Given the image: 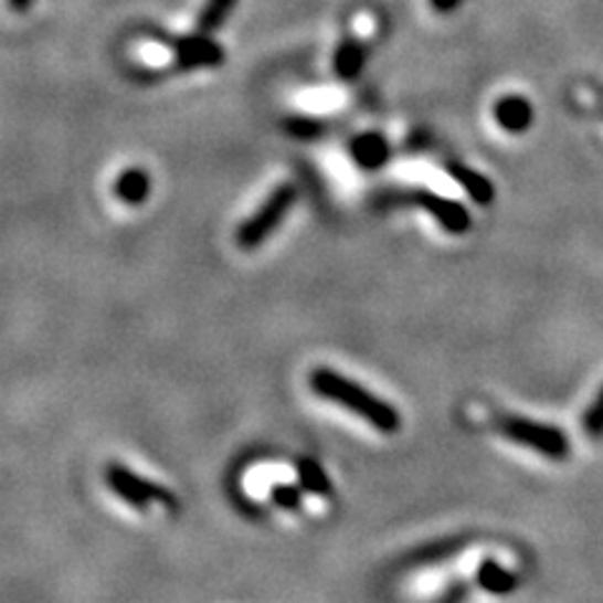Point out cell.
Listing matches in <instances>:
<instances>
[{
	"label": "cell",
	"instance_id": "obj_1",
	"mask_svg": "<svg viewBox=\"0 0 603 603\" xmlns=\"http://www.w3.org/2000/svg\"><path fill=\"white\" fill-rule=\"evenodd\" d=\"M309 388H313L315 395L325 398L350 410L352 415L362 417L364 423L372 425L374 431L382 435H395L402 427V417L395 408L390 405L388 400H382L370 392L368 388L358 385V382L345 378L337 370L330 368H317L309 372Z\"/></svg>",
	"mask_w": 603,
	"mask_h": 603
},
{
	"label": "cell",
	"instance_id": "obj_2",
	"mask_svg": "<svg viewBox=\"0 0 603 603\" xmlns=\"http://www.w3.org/2000/svg\"><path fill=\"white\" fill-rule=\"evenodd\" d=\"M295 201H297V187L289 184V181L279 184L267 199H264V204L257 209V212L240 224V230H236L234 234L236 246L244 252H252L257 250V246H262L264 242H267V236L282 224V219L289 214V209Z\"/></svg>",
	"mask_w": 603,
	"mask_h": 603
},
{
	"label": "cell",
	"instance_id": "obj_3",
	"mask_svg": "<svg viewBox=\"0 0 603 603\" xmlns=\"http://www.w3.org/2000/svg\"><path fill=\"white\" fill-rule=\"evenodd\" d=\"M498 431L516 445H523L528 447V451L541 453L551 461H563L569 458L571 453L569 437H565L563 431H559V427L553 425L536 423V420L531 417H518V415L500 417Z\"/></svg>",
	"mask_w": 603,
	"mask_h": 603
},
{
	"label": "cell",
	"instance_id": "obj_4",
	"mask_svg": "<svg viewBox=\"0 0 603 603\" xmlns=\"http://www.w3.org/2000/svg\"><path fill=\"white\" fill-rule=\"evenodd\" d=\"M104 475H106V486L136 510H146L151 503H159V506L169 510L179 508V500L169 488L141 478V475H136L134 470L124 468L121 463H108Z\"/></svg>",
	"mask_w": 603,
	"mask_h": 603
},
{
	"label": "cell",
	"instance_id": "obj_5",
	"mask_svg": "<svg viewBox=\"0 0 603 603\" xmlns=\"http://www.w3.org/2000/svg\"><path fill=\"white\" fill-rule=\"evenodd\" d=\"M161 43L171 51V63L179 71L216 68L224 63V49L207 33L197 31L194 35H181V39L161 35Z\"/></svg>",
	"mask_w": 603,
	"mask_h": 603
},
{
	"label": "cell",
	"instance_id": "obj_6",
	"mask_svg": "<svg viewBox=\"0 0 603 603\" xmlns=\"http://www.w3.org/2000/svg\"><path fill=\"white\" fill-rule=\"evenodd\" d=\"M408 199L413 201V204L423 207L425 212L431 214L447 234H465L470 230V224H473L470 212L461 204V201H453L447 197L435 194V191H431V189L410 191Z\"/></svg>",
	"mask_w": 603,
	"mask_h": 603
},
{
	"label": "cell",
	"instance_id": "obj_7",
	"mask_svg": "<svg viewBox=\"0 0 603 603\" xmlns=\"http://www.w3.org/2000/svg\"><path fill=\"white\" fill-rule=\"evenodd\" d=\"M370 56V39L364 33H352L340 41L332 59V71L337 78L342 81H355L362 73L364 63Z\"/></svg>",
	"mask_w": 603,
	"mask_h": 603
},
{
	"label": "cell",
	"instance_id": "obj_8",
	"mask_svg": "<svg viewBox=\"0 0 603 603\" xmlns=\"http://www.w3.org/2000/svg\"><path fill=\"white\" fill-rule=\"evenodd\" d=\"M493 116H496V124L503 131L508 134H523L531 129L533 124V106L526 96H503L493 106Z\"/></svg>",
	"mask_w": 603,
	"mask_h": 603
},
{
	"label": "cell",
	"instance_id": "obj_9",
	"mask_svg": "<svg viewBox=\"0 0 603 603\" xmlns=\"http://www.w3.org/2000/svg\"><path fill=\"white\" fill-rule=\"evenodd\" d=\"M445 169L455 181H458L465 194H468L475 204L478 207L493 204V199H496V187H493V181L486 177V173L465 167L463 161H447Z\"/></svg>",
	"mask_w": 603,
	"mask_h": 603
},
{
	"label": "cell",
	"instance_id": "obj_10",
	"mask_svg": "<svg viewBox=\"0 0 603 603\" xmlns=\"http://www.w3.org/2000/svg\"><path fill=\"white\" fill-rule=\"evenodd\" d=\"M350 151H352V159L358 161L362 169H370V171L385 167L390 159V144L385 141V136L374 131L355 136L350 144Z\"/></svg>",
	"mask_w": 603,
	"mask_h": 603
},
{
	"label": "cell",
	"instance_id": "obj_11",
	"mask_svg": "<svg viewBox=\"0 0 603 603\" xmlns=\"http://www.w3.org/2000/svg\"><path fill=\"white\" fill-rule=\"evenodd\" d=\"M475 581H478L483 591L496 593V596H506V593H514L518 589V575L508 571L506 565H500L496 559H483L478 563Z\"/></svg>",
	"mask_w": 603,
	"mask_h": 603
},
{
	"label": "cell",
	"instance_id": "obj_12",
	"mask_svg": "<svg viewBox=\"0 0 603 603\" xmlns=\"http://www.w3.org/2000/svg\"><path fill=\"white\" fill-rule=\"evenodd\" d=\"M114 194L129 207H141L151 194V177L146 169H126L114 181Z\"/></svg>",
	"mask_w": 603,
	"mask_h": 603
},
{
	"label": "cell",
	"instance_id": "obj_13",
	"mask_svg": "<svg viewBox=\"0 0 603 603\" xmlns=\"http://www.w3.org/2000/svg\"><path fill=\"white\" fill-rule=\"evenodd\" d=\"M295 473H297V483L305 493H313V496L319 498H330L332 496V480L330 475L325 473V468L313 458H299L295 463Z\"/></svg>",
	"mask_w": 603,
	"mask_h": 603
},
{
	"label": "cell",
	"instance_id": "obj_14",
	"mask_svg": "<svg viewBox=\"0 0 603 603\" xmlns=\"http://www.w3.org/2000/svg\"><path fill=\"white\" fill-rule=\"evenodd\" d=\"M236 0H207L197 15V31L212 35L214 31L222 29L226 18L232 15Z\"/></svg>",
	"mask_w": 603,
	"mask_h": 603
},
{
	"label": "cell",
	"instance_id": "obj_15",
	"mask_svg": "<svg viewBox=\"0 0 603 603\" xmlns=\"http://www.w3.org/2000/svg\"><path fill=\"white\" fill-rule=\"evenodd\" d=\"M285 131L292 136V139L313 141L327 131V126L325 121H319V118H313V116H289L285 121Z\"/></svg>",
	"mask_w": 603,
	"mask_h": 603
},
{
	"label": "cell",
	"instance_id": "obj_16",
	"mask_svg": "<svg viewBox=\"0 0 603 603\" xmlns=\"http://www.w3.org/2000/svg\"><path fill=\"white\" fill-rule=\"evenodd\" d=\"M581 427H583V433H586L589 437H593V441L603 435V388L599 390L596 400L591 402L586 413H583Z\"/></svg>",
	"mask_w": 603,
	"mask_h": 603
},
{
	"label": "cell",
	"instance_id": "obj_17",
	"mask_svg": "<svg viewBox=\"0 0 603 603\" xmlns=\"http://www.w3.org/2000/svg\"><path fill=\"white\" fill-rule=\"evenodd\" d=\"M302 490L299 486H274L269 498L282 510H299L302 508Z\"/></svg>",
	"mask_w": 603,
	"mask_h": 603
},
{
	"label": "cell",
	"instance_id": "obj_18",
	"mask_svg": "<svg viewBox=\"0 0 603 603\" xmlns=\"http://www.w3.org/2000/svg\"><path fill=\"white\" fill-rule=\"evenodd\" d=\"M461 0H431V6H433V11L437 13H451L453 8H458Z\"/></svg>",
	"mask_w": 603,
	"mask_h": 603
}]
</instances>
